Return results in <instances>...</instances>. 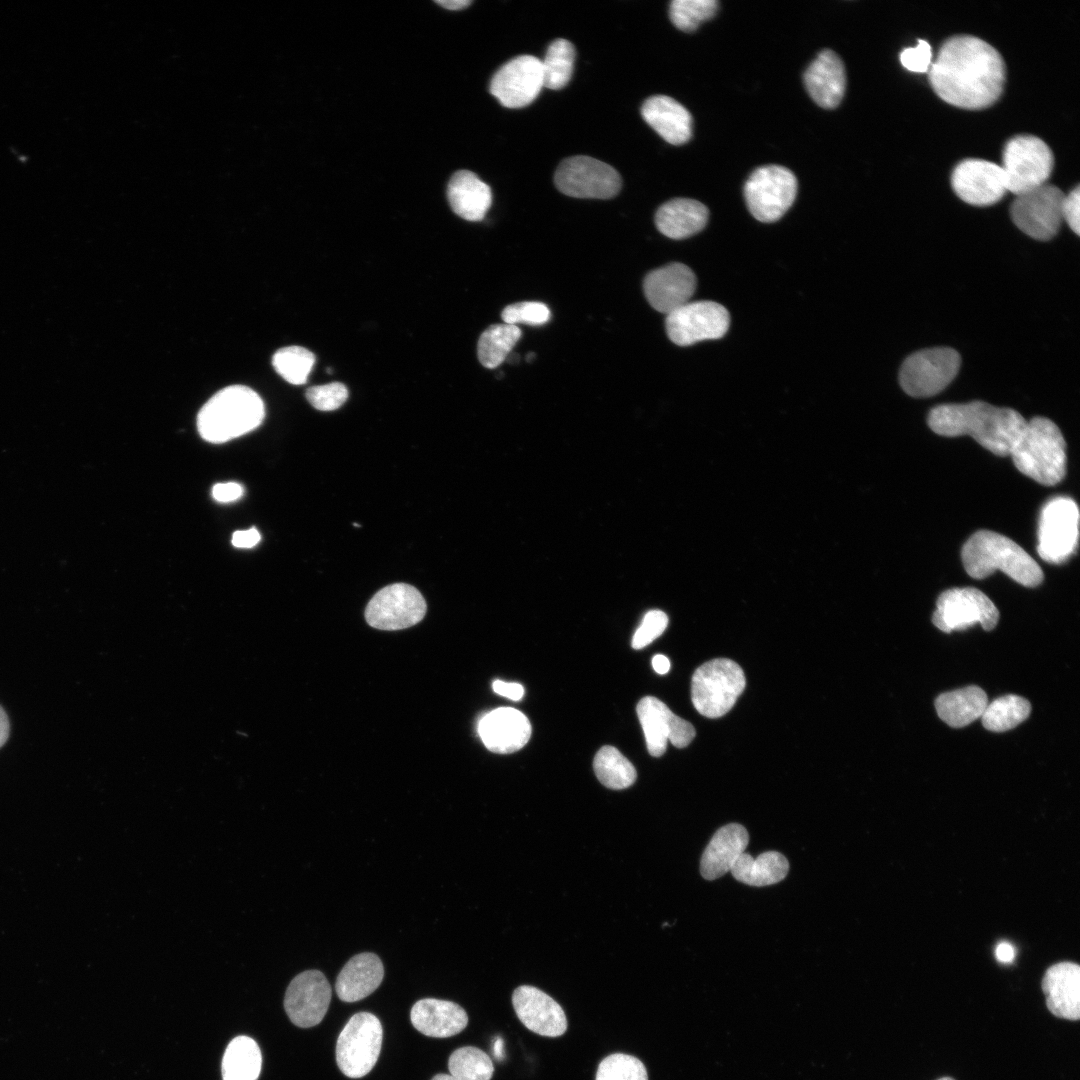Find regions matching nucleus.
<instances>
[{
    "mask_svg": "<svg viewBox=\"0 0 1080 1080\" xmlns=\"http://www.w3.org/2000/svg\"><path fill=\"white\" fill-rule=\"evenodd\" d=\"M928 76L932 89L946 103L981 110L1000 98L1006 67L993 46L976 36L963 34L944 41Z\"/></svg>",
    "mask_w": 1080,
    "mask_h": 1080,
    "instance_id": "nucleus-1",
    "label": "nucleus"
},
{
    "mask_svg": "<svg viewBox=\"0 0 1080 1080\" xmlns=\"http://www.w3.org/2000/svg\"><path fill=\"white\" fill-rule=\"evenodd\" d=\"M927 422L938 435H969L982 447L1001 457L1010 456L1027 423L1016 410L983 401L936 406L930 410Z\"/></svg>",
    "mask_w": 1080,
    "mask_h": 1080,
    "instance_id": "nucleus-2",
    "label": "nucleus"
},
{
    "mask_svg": "<svg viewBox=\"0 0 1080 1080\" xmlns=\"http://www.w3.org/2000/svg\"><path fill=\"white\" fill-rule=\"evenodd\" d=\"M962 563L969 576L983 579L1001 570L1025 587H1036L1043 581L1038 563L1016 542L989 530L974 533L963 545Z\"/></svg>",
    "mask_w": 1080,
    "mask_h": 1080,
    "instance_id": "nucleus-3",
    "label": "nucleus"
},
{
    "mask_svg": "<svg viewBox=\"0 0 1080 1080\" xmlns=\"http://www.w3.org/2000/svg\"><path fill=\"white\" fill-rule=\"evenodd\" d=\"M265 410L260 396L242 385L228 386L212 396L197 416L201 437L211 443H224L257 428Z\"/></svg>",
    "mask_w": 1080,
    "mask_h": 1080,
    "instance_id": "nucleus-4",
    "label": "nucleus"
},
{
    "mask_svg": "<svg viewBox=\"0 0 1080 1080\" xmlns=\"http://www.w3.org/2000/svg\"><path fill=\"white\" fill-rule=\"evenodd\" d=\"M1010 456L1022 474L1041 485L1054 486L1065 477L1066 442L1058 426L1048 418L1027 421Z\"/></svg>",
    "mask_w": 1080,
    "mask_h": 1080,
    "instance_id": "nucleus-5",
    "label": "nucleus"
},
{
    "mask_svg": "<svg viewBox=\"0 0 1080 1080\" xmlns=\"http://www.w3.org/2000/svg\"><path fill=\"white\" fill-rule=\"evenodd\" d=\"M746 685L742 668L727 658L712 659L696 669L691 680V699L707 718L725 715Z\"/></svg>",
    "mask_w": 1080,
    "mask_h": 1080,
    "instance_id": "nucleus-6",
    "label": "nucleus"
},
{
    "mask_svg": "<svg viewBox=\"0 0 1080 1080\" xmlns=\"http://www.w3.org/2000/svg\"><path fill=\"white\" fill-rule=\"evenodd\" d=\"M1054 167L1050 147L1034 135L1010 138L1002 152V170L1007 191L1020 195L1045 184Z\"/></svg>",
    "mask_w": 1080,
    "mask_h": 1080,
    "instance_id": "nucleus-7",
    "label": "nucleus"
},
{
    "mask_svg": "<svg viewBox=\"0 0 1080 1080\" xmlns=\"http://www.w3.org/2000/svg\"><path fill=\"white\" fill-rule=\"evenodd\" d=\"M798 183L794 173L780 165L755 169L744 185V197L757 220L770 223L780 219L793 204Z\"/></svg>",
    "mask_w": 1080,
    "mask_h": 1080,
    "instance_id": "nucleus-8",
    "label": "nucleus"
},
{
    "mask_svg": "<svg viewBox=\"0 0 1080 1080\" xmlns=\"http://www.w3.org/2000/svg\"><path fill=\"white\" fill-rule=\"evenodd\" d=\"M959 353L949 347L917 351L903 362L899 382L906 394L915 398L931 397L945 389L958 374Z\"/></svg>",
    "mask_w": 1080,
    "mask_h": 1080,
    "instance_id": "nucleus-9",
    "label": "nucleus"
},
{
    "mask_svg": "<svg viewBox=\"0 0 1080 1080\" xmlns=\"http://www.w3.org/2000/svg\"><path fill=\"white\" fill-rule=\"evenodd\" d=\"M382 1039V1025L375 1015L368 1012L353 1015L336 1044V1062L341 1072L350 1078L368 1074L378 1060Z\"/></svg>",
    "mask_w": 1080,
    "mask_h": 1080,
    "instance_id": "nucleus-10",
    "label": "nucleus"
},
{
    "mask_svg": "<svg viewBox=\"0 0 1080 1080\" xmlns=\"http://www.w3.org/2000/svg\"><path fill=\"white\" fill-rule=\"evenodd\" d=\"M1079 511L1073 499L1059 496L1042 508L1037 552L1046 562L1060 564L1076 550L1078 544Z\"/></svg>",
    "mask_w": 1080,
    "mask_h": 1080,
    "instance_id": "nucleus-11",
    "label": "nucleus"
},
{
    "mask_svg": "<svg viewBox=\"0 0 1080 1080\" xmlns=\"http://www.w3.org/2000/svg\"><path fill=\"white\" fill-rule=\"evenodd\" d=\"M998 620L999 611L992 600L973 587L951 588L942 592L932 616L933 624L946 633L965 630L977 623L990 631Z\"/></svg>",
    "mask_w": 1080,
    "mask_h": 1080,
    "instance_id": "nucleus-12",
    "label": "nucleus"
},
{
    "mask_svg": "<svg viewBox=\"0 0 1080 1080\" xmlns=\"http://www.w3.org/2000/svg\"><path fill=\"white\" fill-rule=\"evenodd\" d=\"M557 189L575 198L609 199L618 194L622 180L610 165L589 156L564 159L554 174Z\"/></svg>",
    "mask_w": 1080,
    "mask_h": 1080,
    "instance_id": "nucleus-13",
    "label": "nucleus"
},
{
    "mask_svg": "<svg viewBox=\"0 0 1080 1080\" xmlns=\"http://www.w3.org/2000/svg\"><path fill=\"white\" fill-rule=\"evenodd\" d=\"M1065 194L1052 184H1043L1017 195L1010 207L1014 224L1029 237L1048 241L1059 231Z\"/></svg>",
    "mask_w": 1080,
    "mask_h": 1080,
    "instance_id": "nucleus-14",
    "label": "nucleus"
},
{
    "mask_svg": "<svg viewBox=\"0 0 1080 1080\" xmlns=\"http://www.w3.org/2000/svg\"><path fill=\"white\" fill-rule=\"evenodd\" d=\"M426 610V602L415 587L395 583L382 588L372 597L365 610V619L376 629L401 630L419 623Z\"/></svg>",
    "mask_w": 1080,
    "mask_h": 1080,
    "instance_id": "nucleus-15",
    "label": "nucleus"
},
{
    "mask_svg": "<svg viewBox=\"0 0 1080 1080\" xmlns=\"http://www.w3.org/2000/svg\"><path fill=\"white\" fill-rule=\"evenodd\" d=\"M729 313L713 301L688 302L667 314L665 326L669 339L679 346L721 338L728 330Z\"/></svg>",
    "mask_w": 1080,
    "mask_h": 1080,
    "instance_id": "nucleus-16",
    "label": "nucleus"
},
{
    "mask_svg": "<svg viewBox=\"0 0 1080 1080\" xmlns=\"http://www.w3.org/2000/svg\"><path fill=\"white\" fill-rule=\"evenodd\" d=\"M543 87L541 60L532 55H519L496 71L489 91L502 106L522 108L532 103Z\"/></svg>",
    "mask_w": 1080,
    "mask_h": 1080,
    "instance_id": "nucleus-17",
    "label": "nucleus"
},
{
    "mask_svg": "<svg viewBox=\"0 0 1080 1080\" xmlns=\"http://www.w3.org/2000/svg\"><path fill=\"white\" fill-rule=\"evenodd\" d=\"M637 715L642 726L650 755L660 757L667 748L668 740L677 748L688 746L695 737L693 725L675 715L667 705L653 696L642 698L637 704Z\"/></svg>",
    "mask_w": 1080,
    "mask_h": 1080,
    "instance_id": "nucleus-18",
    "label": "nucleus"
},
{
    "mask_svg": "<svg viewBox=\"0 0 1080 1080\" xmlns=\"http://www.w3.org/2000/svg\"><path fill=\"white\" fill-rule=\"evenodd\" d=\"M331 987L319 970H306L296 975L284 997L286 1014L293 1024L309 1028L324 1018L331 1000Z\"/></svg>",
    "mask_w": 1080,
    "mask_h": 1080,
    "instance_id": "nucleus-19",
    "label": "nucleus"
},
{
    "mask_svg": "<svg viewBox=\"0 0 1080 1080\" xmlns=\"http://www.w3.org/2000/svg\"><path fill=\"white\" fill-rule=\"evenodd\" d=\"M955 194L973 206H991L1007 192L1001 166L983 159L969 158L959 162L951 175Z\"/></svg>",
    "mask_w": 1080,
    "mask_h": 1080,
    "instance_id": "nucleus-20",
    "label": "nucleus"
},
{
    "mask_svg": "<svg viewBox=\"0 0 1080 1080\" xmlns=\"http://www.w3.org/2000/svg\"><path fill=\"white\" fill-rule=\"evenodd\" d=\"M696 288L693 271L682 263H670L649 272L643 280L648 303L658 312L669 314L689 302Z\"/></svg>",
    "mask_w": 1080,
    "mask_h": 1080,
    "instance_id": "nucleus-21",
    "label": "nucleus"
},
{
    "mask_svg": "<svg viewBox=\"0 0 1080 1080\" xmlns=\"http://www.w3.org/2000/svg\"><path fill=\"white\" fill-rule=\"evenodd\" d=\"M512 1004L519 1020L530 1031L545 1037H558L567 1029L562 1007L540 989L522 985L512 995Z\"/></svg>",
    "mask_w": 1080,
    "mask_h": 1080,
    "instance_id": "nucleus-22",
    "label": "nucleus"
},
{
    "mask_svg": "<svg viewBox=\"0 0 1080 1080\" xmlns=\"http://www.w3.org/2000/svg\"><path fill=\"white\" fill-rule=\"evenodd\" d=\"M478 733L488 750L509 754L521 749L528 742L531 724L521 711L500 707L481 718Z\"/></svg>",
    "mask_w": 1080,
    "mask_h": 1080,
    "instance_id": "nucleus-23",
    "label": "nucleus"
},
{
    "mask_svg": "<svg viewBox=\"0 0 1080 1080\" xmlns=\"http://www.w3.org/2000/svg\"><path fill=\"white\" fill-rule=\"evenodd\" d=\"M804 84L813 101L822 108L837 107L845 93L846 73L841 58L832 50H822L804 72Z\"/></svg>",
    "mask_w": 1080,
    "mask_h": 1080,
    "instance_id": "nucleus-24",
    "label": "nucleus"
},
{
    "mask_svg": "<svg viewBox=\"0 0 1080 1080\" xmlns=\"http://www.w3.org/2000/svg\"><path fill=\"white\" fill-rule=\"evenodd\" d=\"M1046 1005L1056 1017L1078 1020L1080 1018V967L1073 962H1059L1050 966L1042 979Z\"/></svg>",
    "mask_w": 1080,
    "mask_h": 1080,
    "instance_id": "nucleus-25",
    "label": "nucleus"
},
{
    "mask_svg": "<svg viewBox=\"0 0 1080 1080\" xmlns=\"http://www.w3.org/2000/svg\"><path fill=\"white\" fill-rule=\"evenodd\" d=\"M641 115L666 142L682 145L692 136L693 119L690 112L675 99L666 95L647 98Z\"/></svg>",
    "mask_w": 1080,
    "mask_h": 1080,
    "instance_id": "nucleus-26",
    "label": "nucleus"
},
{
    "mask_svg": "<svg viewBox=\"0 0 1080 1080\" xmlns=\"http://www.w3.org/2000/svg\"><path fill=\"white\" fill-rule=\"evenodd\" d=\"M749 834L744 826L730 823L720 827L706 846L700 861V873L706 880H715L727 872L745 852Z\"/></svg>",
    "mask_w": 1080,
    "mask_h": 1080,
    "instance_id": "nucleus-27",
    "label": "nucleus"
},
{
    "mask_svg": "<svg viewBox=\"0 0 1080 1080\" xmlns=\"http://www.w3.org/2000/svg\"><path fill=\"white\" fill-rule=\"evenodd\" d=\"M410 1020L414 1028L426 1036L447 1038L464 1030L468 1016L452 1001L426 998L413 1005Z\"/></svg>",
    "mask_w": 1080,
    "mask_h": 1080,
    "instance_id": "nucleus-28",
    "label": "nucleus"
},
{
    "mask_svg": "<svg viewBox=\"0 0 1080 1080\" xmlns=\"http://www.w3.org/2000/svg\"><path fill=\"white\" fill-rule=\"evenodd\" d=\"M383 977L384 967L376 954H357L344 965L337 976V996L344 1002L362 1000L379 987Z\"/></svg>",
    "mask_w": 1080,
    "mask_h": 1080,
    "instance_id": "nucleus-29",
    "label": "nucleus"
},
{
    "mask_svg": "<svg viewBox=\"0 0 1080 1080\" xmlns=\"http://www.w3.org/2000/svg\"><path fill=\"white\" fill-rule=\"evenodd\" d=\"M447 197L452 210L467 221H481L492 203L491 189L475 173L460 170L449 180Z\"/></svg>",
    "mask_w": 1080,
    "mask_h": 1080,
    "instance_id": "nucleus-30",
    "label": "nucleus"
},
{
    "mask_svg": "<svg viewBox=\"0 0 1080 1080\" xmlns=\"http://www.w3.org/2000/svg\"><path fill=\"white\" fill-rule=\"evenodd\" d=\"M709 211L701 202L675 198L662 204L655 214L657 229L672 239H684L701 231L708 221Z\"/></svg>",
    "mask_w": 1080,
    "mask_h": 1080,
    "instance_id": "nucleus-31",
    "label": "nucleus"
},
{
    "mask_svg": "<svg viewBox=\"0 0 1080 1080\" xmlns=\"http://www.w3.org/2000/svg\"><path fill=\"white\" fill-rule=\"evenodd\" d=\"M987 704L986 693L975 685L942 693L935 700L940 719L954 728L967 726L981 718Z\"/></svg>",
    "mask_w": 1080,
    "mask_h": 1080,
    "instance_id": "nucleus-32",
    "label": "nucleus"
},
{
    "mask_svg": "<svg viewBox=\"0 0 1080 1080\" xmlns=\"http://www.w3.org/2000/svg\"><path fill=\"white\" fill-rule=\"evenodd\" d=\"M788 871L787 858L777 851H767L756 858L744 852L730 870L737 881L756 887L776 884L786 877Z\"/></svg>",
    "mask_w": 1080,
    "mask_h": 1080,
    "instance_id": "nucleus-33",
    "label": "nucleus"
},
{
    "mask_svg": "<svg viewBox=\"0 0 1080 1080\" xmlns=\"http://www.w3.org/2000/svg\"><path fill=\"white\" fill-rule=\"evenodd\" d=\"M262 1055L258 1044L248 1036H238L230 1041L222 1059L223 1080H257L261 1071Z\"/></svg>",
    "mask_w": 1080,
    "mask_h": 1080,
    "instance_id": "nucleus-34",
    "label": "nucleus"
},
{
    "mask_svg": "<svg viewBox=\"0 0 1080 1080\" xmlns=\"http://www.w3.org/2000/svg\"><path fill=\"white\" fill-rule=\"evenodd\" d=\"M521 335L522 332L516 325L503 323L489 326L478 340L477 354L480 363L489 369L499 366L507 359Z\"/></svg>",
    "mask_w": 1080,
    "mask_h": 1080,
    "instance_id": "nucleus-35",
    "label": "nucleus"
},
{
    "mask_svg": "<svg viewBox=\"0 0 1080 1080\" xmlns=\"http://www.w3.org/2000/svg\"><path fill=\"white\" fill-rule=\"evenodd\" d=\"M1031 712L1030 702L1018 695H1005L988 703L982 725L992 732H1005L1025 721Z\"/></svg>",
    "mask_w": 1080,
    "mask_h": 1080,
    "instance_id": "nucleus-36",
    "label": "nucleus"
},
{
    "mask_svg": "<svg viewBox=\"0 0 1080 1080\" xmlns=\"http://www.w3.org/2000/svg\"><path fill=\"white\" fill-rule=\"evenodd\" d=\"M593 768L598 780L609 789L628 788L637 777L632 763L613 746H603L596 753Z\"/></svg>",
    "mask_w": 1080,
    "mask_h": 1080,
    "instance_id": "nucleus-37",
    "label": "nucleus"
},
{
    "mask_svg": "<svg viewBox=\"0 0 1080 1080\" xmlns=\"http://www.w3.org/2000/svg\"><path fill=\"white\" fill-rule=\"evenodd\" d=\"M575 56V48L570 41L559 38L551 42L541 61L544 87L553 90L565 87L573 73Z\"/></svg>",
    "mask_w": 1080,
    "mask_h": 1080,
    "instance_id": "nucleus-38",
    "label": "nucleus"
},
{
    "mask_svg": "<svg viewBox=\"0 0 1080 1080\" xmlns=\"http://www.w3.org/2000/svg\"><path fill=\"white\" fill-rule=\"evenodd\" d=\"M448 1069L457 1080H490L494 1072L490 1057L472 1046L455 1050L449 1057Z\"/></svg>",
    "mask_w": 1080,
    "mask_h": 1080,
    "instance_id": "nucleus-39",
    "label": "nucleus"
},
{
    "mask_svg": "<svg viewBox=\"0 0 1080 1080\" xmlns=\"http://www.w3.org/2000/svg\"><path fill=\"white\" fill-rule=\"evenodd\" d=\"M314 363L315 355L301 346L281 348L272 358L275 371L284 380L294 385H301L307 381Z\"/></svg>",
    "mask_w": 1080,
    "mask_h": 1080,
    "instance_id": "nucleus-40",
    "label": "nucleus"
},
{
    "mask_svg": "<svg viewBox=\"0 0 1080 1080\" xmlns=\"http://www.w3.org/2000/svg\"><path fill=\"white\" fill-rule=\"evenodd\" d=\"M719 7L717 0H674L670 3L672 23L684 32H692L711 19Z\"/></svg>",
    "mask_w": 1080,
    "mask_h": 1080,
    "instance_id": "nucleus-41",
    "label": "nucleus"
},
{
    "mask_svg": "<svg viewBox=\"0 0 1080 1080\" xmlns=\"http://www.w3.org/2000/svg\"><path fill=\"white\" fill-rule=\"evenodd\" d=\"M596 1080H648V1075L644 1064L638 1058L616 1053L600 1062Z\"/></svg>",
    "mask_w": 1080,
    "mask_h": 1080,
    "instance_id": "nucleus-42",
    "label": "nucleus"
},
{
    "mask_svg": "<svg viewBox=\"0 0 1080 1080\" xmlns=\"http://www.w3.org/2000/svg\"><path fill=\"white\" fill-rule=\"evenodd\" d=\"M505 324L543 325L551 317L549 308L541 302L525 301L506 306L501 313Z\"/></svg>",
    "mask_w": 1080,
    "mask_h": 1080,
    "instance_id": "nucleus-43",
    "label": "nucleus"
},
{
    "mask_svg": "<svg viewBox=\"0 0 1080 1080\" xmlns=\"http://www.w3.org/2000/svg\"><path fill=\"white\" fill-rule=\"evenodd\" d=\"M309 403L320 411H333L342 406L348 398V390L343 383L332 382L312 386L306 390Z\"/></svg>",
    "mask_w": 1080,
    "mask_h": 1080,
    "instance_id": "nucleus-44",
    "label": "nucleus"
},
{
    "mask_svg": "<svg viewBox=\"0 0 1080 1080\" xmlns=\"http://www.w3.org/2000/svg\"><path fill=\"white\" fill-rule=\"evenodd\" d=\"M667 625L668 617L663 611L651 610L647 612L633 636L632 647L641 649L647 646L664 632Z\"/></svg>",
    "mask_w": 1080,
    "mask_h": 1080,
    "instance_id": "nucleus-45",
    "label": "nucleus"
},
{
    "mask_svg": "<svg viewBox=\"0 0 1080 1080\" xmlns=\"http://www.w3.org/2000/svg\"><path fill=\"white\" fill-rule=\"evenodd\" d=\"M900 62L904 68L915 73H925L932 63L930 44L919 39L915 47H908L900 53Z\"/></svg>",
    "mask_w": 1080,
    "mask_h": 1080,
    "instance_id": "nucleus-46",
    "label": "nucleus"
},
{
    "mask_svg": "<svg viewBox=\"0 0 1080 1080\" xmlns=\"http://www.w3.org/2000/svg\"><path fill=\"white\" fill-rule=\"evenodd\" d=\"M1080 188L1077 185L1072 191L1064 196L1062 202V219L1076 234L1080 233Z\"/></svg>",
    "mask_w": 1080,
    "mask_h": 1080,
    "instance_id": "nucleus-47",
    "label": "nucleus"
},
{
    "mask_svg": "<svg viewBox=\"0 0 1080 1080\" xmlns=\"http://www.w3.org/2000/svg\"><path fill=\"white\" fill-rule=\"evenodd\" d=\"M242 495L243 487L235 482L218 483L212 489L213 498L222 503L235 501Z\"/></svg>",
    "mask_w": 1080,
    "mask_h": 1080,
    "instance_id": "nucleus-48",
    "label": "nucleus"
},
{
    "mask_svg": "<svg viewBox=\"0 0 1080 1080\" xmlns=\"http://www.w3.org/2000/svg\"><path fill=\"white\" fill-rule=\"evenodd\" d=\"M261 536L257 529L239 530L232 535V544L237 548H252L258 544Z\"/></svg>",
    "mask_w": 1080,
    "mask_h": 1080,
    "instance_id": "nucleus-49",
    "label": "nucleus"
},
{
    "mask_svg": "<svg viewBox=\"0 0 1080 1080\" xmlns=\"http://www.w3.org/2000/svg\"><path fill=\"white\" fill-rule=\"evenodd\" d=\"M492 687L494 692L513 701H519L524 695V688L519 683H509L501 680H495Z\"/></svg>",
    "mask_w": 1080,
    "mask_h": 1080,
    "instance_id": "nucleus-50",
    "label": "nucleus"
},
{
    "mask_svg": "<svg viewBox=\"0 0 1080 1080\" xmlns=\"http://www.w3.org/2000/svg\"><path fill=\"white\" fill-rule=\"evenodd\" d=\"M995 956L1001 963H1011L1015 958V950L1011 944L1001 942L996 946Z\"/></svg>",
    "mask_w": 1080,
    "mask_h": 1080,
    "instance_id": "nucleus-51",
    "label": "nucleus"
},
{
    "mask_svg": "<svg viewBox=\"0 0 1080 1080\" xmlns=\"http://www.w3.org/2000/svg\"><path fill=\"white\" fill-rule=\"evenodd\" d=\"M9 720L5 710L0 706V748L6 743L9 737Z\"/></svg>",
    "mask_w": 1080,
    "mask_h": 1080,
    "instance_id": "nucleus-52",
    "label": "nucleus"
},
{
    "mask_svg": "<svg viewBox=\"0 0 1080 1080\" xmlns=\"http://www.w3.org/2000/svg\"><path fill=\"white\" fill-rule=\"evenodd\" d=\"M652 666L657 673L666 674L670 669V661L666 656L657 654L652 659Z\"/></svg>",
    "mask_w": 1080,
    "mask_h": 1080,
    "instance_id": "nucleus-53",
    "label": "nucleus"
},
{
    "mask_svg": "<svg viewBox=\"0 0 1080 1080\" xmlns=\"http://www.w3.org/2000/svg\"><path fill=\"white\" fill-rule=\"evenodd\" d=\"M436 3H438L442 7L446 8V9H449V10H460V9H463V8L469 6L472 3V1H470V0H445V1H436Z\"/></svg>",
    "mask_w": 1080,
    "mask_h": 1080,
    "instance_id": "nucleus-54",
    "label": "nucleus"
},
{
    "mask_svg": "<svg viewBox=\"0 0 1080 1080\" xmlns=\"http://www.w3.org/2000/svg\"><path fill=\"white\" fill-rule=\"evenodd\" d=\"M431 1080H457L450 1074H437Z\"/></svg>",
    "mask_w": 1080,
    "mask_h": 1080,
    "instance_id": "nucleus-55",
    "label": "nucleus"
},
{
    "mask_svg": "<svg viewBox=\"0 0 1080 1080\" xmlns=\"http://www.w3.org/2000/svg\"><path fill=\"white\" fill-rule=\"evenodd\" d=\"M938 1080H954V1079H952V1078H950V1077H944V1078H940V1079H938Z\"/></svg>",
    "mask_w": 1080,
    "mask_h": 1080,
    "instance_id": "nucleus-56",
    "label": "nucleus"
}]
</instances>
